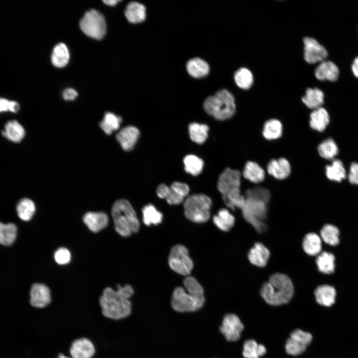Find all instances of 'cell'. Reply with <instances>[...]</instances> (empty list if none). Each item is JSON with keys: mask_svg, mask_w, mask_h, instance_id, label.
<instances>
[{"mask_svg": "<svg viewBox=\"0 0 358 358\" xmlns=\"http://www.w3.org/2000/svg\"><path fill=\"white\" fill-rule=\"evenodd\" d=\"M183 163L185 172L192 176H197L202 171L203 161L195 155L186 156L183 159Z\"/></svg>", "mask_w": 358, "mask_h": 358, "instance_id": "obj_38", "label": "cell"}, {"mask_svg": "<svg viewBox=\"0 0 358 358\" xmlns=\"http://www.w3.org/2000/svg\"><path fill=\"white\" fill-rule=\"evenodd\" d=\"M186 69L190 76L194 78H202L209 72L208 64L200 58H193L186 63Z\"/></svg>", "mask_w": 358, "mask_h": 358, "instance_id": "obj_24", "label": "cell"}, {"mask_svg": "<svg viewBox=\"0 0 358 358\" xmlns=\"http://www.w3.org/2000/svg\"><path fill=\"white\" fill-rule=\"evenodd\" d=\"M324 97L323 91L319 89L308 88L302 97V101L307 107L314 110L321 107L324 103Z\"/></svg>", "mask_w": 358, "mask_h": 358, "instance_id": "obj_27", "label": "cell"}, {"mask_svg": "<svg viewBox=\"0 0 358 358\" xmlns=\"http://www.w3.org/2000/svg\"><path fill=\"white\" fill-rule=\"evenodd\" d=\"M80 27L87 36L101 39L106 32V25L103 15L95 9L86 12L80 21Z\"/></svg>", "mask_w": 358, "mask_h": 358, "instance_id": "obj_9", "label": "cell"}, {"mask_svg": "<svg viewBox=\"0 0 358 358\" xmlns=\"http://www.w3.org/2000/svg\"><path fill=\"white\" fill-rule=\"evenodd\" d=\"M78 96V93L76 90L72 88L66 89L63 93V96L66 100H73Z\"/></svg>", "mask_w": 358, "mask_h": 358, "instance_id": "obj_48", "label": "cell"}, {"mask_svg": "<svg viewBox=\"0 0 358 358\" xmlns=\"http://www.w3.org/2000/svg\"><path fill=\"white\" fill-rule=\"evenodd\" d=\"M52 301L49 287L42 283H34L30 291L29 303L36 308L42 309L49 306Z\"/></svg>", "mask_w": 358, "mask_h": 358, "instance_id": "obj_16", "label": "cell"}, {"mask_svg": "<svg viewBox=\"0 0 358 358\" xmlns=\"http://www.w3.org/2000/svg\"><path fill=\"white\" fill-rule=\"evenodd\" d=\"M208 131L209 127L204 124L193 122L188 126L190 138L197 144H203L206 141Z\"/></svg>", "mask_w": 358, "mask_h": 358, "instance_id": "obj_32", "label": "cell"}, {"mask_svg": "<svg viewBox=\"0 0 358 358\" xmlns=\"http://www.w3.org/2000/svg\"><path fill=\"white\" fill-rule=\"evenodd\" d=\"M139 136V129L129 125L122 128L116 134V139L124 151H130L134 148Z\"/></svg>", "mask_w": 358, "mask_h": 358, "instance_id": "obj_17", "label": "cell"}, {"mask_svg": "<svg viewBox=\"0 0 358 358\" xmlns=\"http://www.w3.org/2000/svg\"><path fill=\"white\" fill-rule=\"evenodd\" d=\"M335 257L334 255L327 252L321 253L316 258V263L318 270L322 273L330 274L335 268Z\"/></svg>", "mask_w": 358, "mask_h": 358, "instance_id": "obj_37", "label": "cell"}, {"mask_svg": "<svg viewBox=\"0 0 358 358\" xmlns=\"http://www.w3.org/2000/svg\"><path fill=\"white\" fill-rule=\"evenodd\" d=\"M203 107L207 114L218 120L231 118L236 111L234 97L225 89L221 90L207 97L204 101Z\"/></svg>", "mask_w": 358, "mask_h": 358, "instance_id": "obj_6", "label": "cell"}, {"mask_svg": "<svg viewBox=\"0 0 358 358\" xmlns=\"http://www.w3.org/2000/svg\"><path fill=\"white\" fill-rule=\"evenodd\" d=\"M133 294L132 287L127 284L124 286L117 284L116 290L110 287L105 288L99 297L102 315L115 321L127 318L132 312L130 298Z\"/></svg>", "mask_w": 358, "mask_h": 358, "instance_id": "obj_1", "label": "cell"}, {"mask_svg": "<svg viewBox=\"0 0 358 358\" xmlns=\"http://www.w3.org/2000/svg\"><path fill=\"white\" fill-rule=\"evenodd\" d=\"M302 248L305 253L309 256L318 255L322 249L320 237L314 233L307 234L302 241Z\"/></svg>", "mask_w": 358, "mask_h": 358, "instance_id": "obj_30", "label": "cell"}, {"mask_svg": "<svg viewBox=\"0 0 358 358\" xmlns=\"http://www.w3.org/2000/svg\"><path fill=\"white\" fill-rule=\"evenodd\" d=\"M269 256V250L264 244L259 242L254 244L248 254L249 262L252 265L259 267L266 266Z\"/></svg>", "mask_w": 358, "mask_h": 358, "instance_id": "obj_20", "label": "cell"}, {"mask_svg": "<svg viewBox=\"0 0 358 358\" xmlns=\"http://www.w3.org/2000/svg\"><path fill=\"white\" fill-rule=\"evenodd\" d=\"M122 121V118L115 114L107 112L105 113L102 120L99 123V126L104 133L111 134L118 130Z\"/></svg>", "mask_w": 358, "mask_h": 358, "instance_id": "obj_35", "label": "cell"}, {"mask_svg": "<svg viewBox=\"0 0 358 358\" xmlns=\"http://www.w3.org/2000/svg\"><path fill=\"white\" fill-rule=\"evenodd\" d=\"M111 214L116 232L123 237H128L138 232L140 223L136 212L126 199L115 201L111 208Z\"/></svg>", "mask_w": 358, "mask_h": 358, "instance_id": "obj_5", "label": "cell"}, {"mask_svg": "<svg viewBox=\"0 0 358 358\" xmlns=\"http://www.w3.org/2000/svg\"><path fill=\"white\" fill-rule=\"evenodd\" d=\"M352 70L354 75L358 78V57L354 59L352 65Z\"/></svg>", "mask_w": 358, "mask_h": 358, "instance_id": "obj_51", "label": "cell"}, {"mask_svg": "<svg viewBox=\"0 0 358 358\" xmlns=\"http://www.w3.org/2000/svg\"><path fill=\"white\" fill-rule=\"evenodd\" d=\"M268 173L274 178L283 179L289 176L291 167L289 162L285 158H280L270 160L267 165Z\"/></svg>", "mask_w": 358, "mask_h": 358, "instance_id": "obj_18", "label": "cell"}, {"mask_svg": "<svg viewBox=\"0 0 358 358\" xmlns=\"http://www.w3.org/2000/svg\"><path fill=\"white\" fill-rule=\"evenodd\" d=\"M294 285L286 274L275 273L265 282L260 289V294L268 304L281 305L288 303L294 295Z\"/></svg>", "mask_w": 358, "mask_h": 358, "instance_id": "obj_3", "label": "cell"}, {"mask_svg": "<svg viewBox=\"0 0 358 358\" xmlns=\"http://www.w3.org/2000/svg\"><path fill=\"white\" fill-rule=\"evenodd\" d=\"M253 76L251 72L246 68H241L236 71L234 80L236 85L241 89L248 90L253 83Z\"/></svg>", "mask_w": 358, "mask_h": 358, "instance_id": "obj_42", "label": "cell"}, {"mask_svg": "<svg viewBox=\"0 0 358 358\" xmlns=\"http://www.w3.org/2000/svg\"><path fill=\"white\" fill-rule=\"evenodd\" d=\"M54 259L57 264L65 265L70 261L71 254L68 249L65 248H60L55 252Z\"/></svg>", "mask_w": 358, "mask_h": 358, "instance_id": "obj_46", "label": "cell"}, {"mask_svg": "<svg viewBox=\"0 0 358 358\" xmlns=\"http://www.w3.org/2000/svg\"><path fill=\"white\" fill-rule=\"evenodd\" d=\"M2 135L13 142L21 141L25 135V130L22 126L16 120H11L7 122L4 130L2 131Z\"/></svg>", "mask_w": 358, "mask_h": 358, "instance_id": "obj_29", "label": "cell"}, {"mask_svg": "<svg viewBox=\"0 0 358 358\" xmlns=\"http://www.w3.org/2000/svg\"><path fill=\"white\" fill-rule=\"evenodd\" d=\"M309 124L314 130L319 132L323 131L330 121L329 115L327 111L320 107L314 109L310 115Z\"/></svg>", "mask_w": 358, "mask_h": 358, "instance_id": "obj_23", "label": "cell"}, {"mask_svg": "<svg viewBox=\"0 0 358 358\" xmlns=\"http://www.w3.org/2000/svg\"><path fill=\"white\" fill-rule=\"evenodd\" d=\"M83 221L91 231L97 233L107 226L108 218L103 212H88L84 215Z\"/></svg>", "mask_w": 358, "mask_h": 358, "instance_id": "obj_21", "label": "cell"}, {"mask_svg": "<svg viewBox=\"0 0 358 358\" xmlns=\"http://www.w3.org/2000/svg\"><path fill=\"white\" fill-rule=\"evenodd\" d=\"M9 101L3 98H0V112L8 110Z\"/></svg>", "mask_w": 358, "mask_h": 358, "instance_id": "obj_49", "label": "cell"}, {"mask_svg": "<svg viewBox=\"0 0 358 358\" xmlns=\"http://www.w3.org/2000/svg\"><path fill=\"white\" fill-rule=\"evenodd\" d=\"M266 352L264 345L258 344L252 339L246 341L243 344V356L244 358H260Z\"/></svg>", "mask_w": 358, "mask_h": 358, "instance_id": "obj_36", "label": "cell"}, {"mask_svg": "<svg viewBox=\"0 0 358 358\" xmlns=\"http://www.w3.org/2000/svg\"><path fill=\"white\" fill-rule=\"evenodd\" d=\"M241 174L236 170L225 169L220 175L217 187L221 193L225 205L233 210L242 209L245 203L244 195L241 193Z\"/></svg>", "mask_w": 358, "mask_h": 358, "instance_id": "obj_4", "label": "cell"}, {"mask_svg": "<svg viewBox=\"0 0 358 358\" xmlns=\"http://www.w3.org/2000/svg\"><path fill=\"white\" fill-rule=\"evenodd\" d=\"M95 354L94 344L86 337L74 340L69 348V355L72 358H93Z\"/></svg>", "mask_w": 358, "mask_h": 358, "instance_id": "obj_15", "label": "cell"}, {"mask_svg": "<svg viewBox=\"0 0 358 358\" xmlns=\"http://www.w3.org/2000/svg\"><path fill=\"white\" fill-rule=\"evenodd\" d=\"M17 214L22 220L27 221L33 217L35 211V205L29 198H23L18 202L16 207Z\"/></svg>", "mask_w": 358, "mask_h": 358, "instance_id": "obj_41", "label": "cell"}, {"mask_svg": "<svg viewBox=\"0 0 358 358\" xmlns=\"http://www.w3.org/2000/svg\"><path fill=\"white\" fill-rule=\"evenodd\" d=\"M120 0H103V2L109 6H114L118 2H119Z\"/></svg>", "mask_w": 358, "mask_h": 358, "instance_id": "obj_52", "label": "cell"}, {"mask_svg": "<svg viewBox=\"0 0 358 358\" xmlns=\"http://www.w3.org/2000/svg\"><path fill=\"white\" fill-rule=\"evenodd\" d=\"M219 329L228 341L233 342L240 339L244 325L236 315L230 313L224 316Z\"/></svg>", "mask_w": 358, "mask_h": 358, "instance_id": "obj_13", "label": "cell"}, {"mask_svg": "<svg viewBox=\"0 0 358 358\" xmlns=\"http://www.w3.org/2000/svg\"><path fill=\"white\" fill-rule=\"evenodd\" d=\"M320 235L323 240L330 245L335 246L339 242V231L332 225H324L320 231Z\"/></svg>", "mask_w": 358, "mask_h": 358, "instance_id": "obj_44", "label": "cell"}, {"mask_svg": "<svg viewBox=\"0 0 358 358\" xmlns=\"http://www.w3.org/2000/svg\"><path fill=\"white\" fill-rule=\"evenodd\" d=\"M282 133V125L277 119H271L267 121L263 126V135L267 140L279 138Z\"/></svg>", "mask_w": 358, "mask_h": 358, "instance_id": "obj_33", "label": "cell"}, {"mask_svg": "<svg viewBox=\"0 0 358 358\" xmlns=\"http://www.w3.org/2000/svg\"><path fill=\"white\" fill-rule=\"evenodd\" d=\"M314 295L319 304L330 307L335 303L336 292L333 287L325 284L318 286L314 291Z\"/></svg>", "mask_w": 358, "mask_h": 358, "instance_id": "obj_22", "label": "cell"}, {"mask_svg": "<svg viewBox=\"0 0 358 358\" xmlns=\"http://www.w3.org/2000/svg\"><path fill=\"white\" fill-rule=\"evenodd\" d=\"M245 197H249L262 200L267 203L270 198V193L268 190L262 187H256L247 189L244 195Z\"/></svg>", "mask_w": 358, "mask_h": 358, "instance_id": "obj_45", "label": "cell"}, {"mask_svg": "<svg viewBox=\"0 0 358 358\" xmlns=\"http://www.w3.org/2000/svg\"><path fill=\"white\" fill-rule=\"evenodd\" d=\"M146 7L143 4L132 1L127 4L125 10V15L131 23H140L146 18Z\"/></svg>", "mask_w": 358, "mask_h": 358, "instance_id": "obj_25", "label": "cell"}, {"mask_svg": "<svg viewBox=\"0 0 358 358\" xmlns=\"http://www.w3.org/2000/svg\"><path fill=\"white\" fill-rule=\"evenodd\" d=\"M171 268L178 274L187 276L192 269L193 264L187 249L183 245H177L171 250L169 259Z\"/></svg>", "mask_w": 358, "mask_h": 358, "instance_id": "obj_10", "label": "cell"}, {"mask_svg": "<svg viewBox=\"0 0 358 358\" xmlns=\"http://www.w3.org/2000/svg\"><path fill=\"white\" fill-rule=\"evenodd\" d=\"M245 199V204L241 209L244 218L258 233H263L267 229V226L263 221L267 217L268 203L255 198L247 197Z\"/></svg>", "mask_w": 358, "mask_h": 358, "instance_id": "obj_8", "label": "cell"}, {"mask_svg": "<svg viewBox=\"0 0 358 358\" xmlns=\"http://www.w3.org/2000/svg\"><path fill=\"white\" fill-rule=\"evenodd\" d=\"M184 288L176 287L173 293L171 305L179 312H194L202 307L205 302L202 287L193 277L187 276L183 281Z\"/></svg>", "mask_w": 358, "mask_h": 358, "instance_id": "obj_2", "label": "cell"}, {"mask_svg": "<svg viewBox=\"0 0 358 358\" xmlns=\"http://www.w3.org/2000/svg\"><path fill=\"white\" fill-rule=\"evenodd\" d=\"M189 192L188 185L179 181L173 182L170 186L161 183L156 190L158 197L166 199L171 205H178L182 203Z\"/></svg>", "mask_w": 358, "mask_h": 358, "instance_id": "obj_11", "label": "cell"}, {"mask_svg": "<svg viewBox=\"0 0 358 358\" xmlns=\"http://www.w3.org/2000/svg\"><path fill=\"white\" fill-rule=\"evenodd\" d=\"M243 175L246 179L255 183L262 182L265 178L264 169L258 163L252 161L246 163L243 169Z\"/></svg>", "mask_w": 358, "mask_h": 358, "instance_id": "obj_26", "label": "cell"}, {"mask_svg": "<svg viewBox=\"0 0 358 358\" xmlns=\"http://www.w3.org/2000/svg\"><path fill=\"white\" fill-rule=\"evenodd\" d=\"M70 59V54L67 46L60 43L54 48L51 55V61L54 66L62 68L67 65Z\"/></svg>", "mask_w": 358, "mask_h": 358, "instance_id": "obj_31", "label": "cell"}, {"mask_svg": "<svg viewBox=\"0 0 358 358\" xmlns=\"http://www.w3.org/2000/svg\"><path fill=\"white\" fill-rule=\"evenodd\" d=\"M213 221L220 230L227 232L234 226L235 219L228 210L222 208L213 216Z\"/></svg>", "mask_w": 358, "mask_h": 358, "instance_id": "obj_28", "label": "cell"}, {"mask_svg": "<svg viewBox=\"0 0 358 358\" xmlns=\"http://www.w3.org/2000/svg\"><path fill=\"white\" fill-rule=\"evenodd\" d=\"M143 221L147 226L157 225L160 223L163 219V214L152 204L145 206L142 210Z\"/></svg>", "mask_w": 358, "mask_h": 358, "instance_id": "obj_40", "label": "cell"}, {"mask_svg": "<svg viewBox=\"0 0 358 358\" xmlns=\"http://www.w3.org/2000/svg\"><path fill=\"white\" fill-rule=\"evenodd\" d=\"M326 175L330 180L340 182L345 179L346 172L343 163L339 160H334L326 166Z\"/></svg>", "mask_w": 358, "mask_h": 358, "instance_id": "obj_34", "label": "cell"}, {"mask_svg": "<svg viewBox=\"0 0 358 358\" xmlns=\"http://www.w3.org/2000/svg\"><path fill=\"white\" fill-rule=\"evenodd\" d=\"M348 179L351 183L358 185V163H354L351 164Z\"/></svg>", "mask_w": 358, "mask_h": 358, "instance_id": "obj_47", "label": "cell"}, {"mask_svg": "<svg viewBox=\"0 0 358 358\" xmlns=\"http://www.w3.org/2000/svg\"><path fill=\"white\" fill-rule=\"evenodd\" d=\"M56 358H72L70 356H66L62 353H60L58 355Z\"/></svg>", "mask_w": 358, "mask_h": 358, "instance_id": "obj_53", "label": "cell"}, {"mask_svg": "<svg viewBox=\"0 0 358 358\" xmlns=\"http://www.w3.org/2000/svg\"><path fill=\"white\" fill-rule=\"evenodd\" d=\"M318 151L319 155L323 158L328 160L333 159L338 153V148L334 140L328 138L318 146Z\"/></svg>", "mask_w": 358, "mask_h": 358, "instance_id": "obj_43", "label": "cell"}, {"mask_svg": "<svg viewBox=\"0 0 358 358\" xmlns=\"http://www.w3.org/2000/svg\"><path fill=\"white\" fill-rule=\"evenodd\" d=\"M19 105L15 101H9L8 110L12 112H16L19 110Z\"/></svg>", "mask_w": 358, "mask_h": 358, "instance_id": "obj_50", "label": "cell"}, {"mask_svg": "<svg viewBox=\"0 0 358 358\" xmlns=\"http://www.w3.org/2000/svg\"><path fill=\"white\" fill-rule=\"evenodd\" d=\"M312 340L311 334L297 329L293 331L286 340L285 349L289 355L297 356L305 351Z\"/></svg>", "mask_w": 358, "mask_h": 358, "instance_id": "obj_12", "label": "cell"}, {"mask_svg": "<svg viewBox=\"0 0 358 358\" xmlns=\"http://www.w3.org/2000/svg\"><path fill=\"white\" fill-rule=\"evenodd\" d=\"M17 228L13 223L3 224L0 222V244L11 245L16 237Z\"/></svg>", "mask_w": 358, "mask_h": 358, "instance_id": "obj_39", "label": "cell"}, {"mask_svg": "<svg viewBox=\"0 0 358 358\" xmlns=\"http://www.w3.org/2000/svg\"><path fill=\"white\" fill-rule=\"evenodd\" d=\"M339 75L338 67L330 61L324 60L321 62L315 70V76L320 81L334 82L338 78Z\"/></svg>", "mask_w": 358, "mask_h": 358, "instance_id": "obj_19", "label": "cell"}, {"mask_svg": "<svg viewBox=\"0 0 358 358\" xmlns=\"http://www.w3.org/2000/svg\"><path fill=\"white\" fill-rule=\"evenodd\" d=\"M212 200L201 193L192 194L183 201L184 214L187 219L195 223H204L210 218Z\"/></svg>", "mask_w": 358, "mask_h": 358, "instance_id": "obj_7", "label": "cell"}, {"mask_svg": "<svg viewBox=\"0 0 358 358\" xmlns=\"http://www.w3.org/2000/svg\"><path fill=\"white\" fill-rule=\"evenodd\" d=\"M304 58L309 64H314L324 61L328 56L326 48L316 39L311 37L303 39Z\"/></svg>", "mask_w": 358, "mask_h": 358, "instance_id": "obj_14", "label": "cell"}]
</instances>
